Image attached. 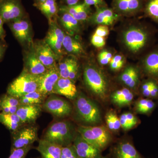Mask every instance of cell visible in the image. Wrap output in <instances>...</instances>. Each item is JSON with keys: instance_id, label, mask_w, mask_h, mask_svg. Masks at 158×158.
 <instances>
[{"instance_id": "6da1fadb", "label": "cell", "mask_w": 158, "mask_h": 158, "mask_svg": "<svg viewBox=\"0 0 158 158\" xmlns=\"http://www.w3.org/2000/svg\"><path fill=\"white\" fill-rule=\"evenodd\" d=\"M84 81L87 88L94 95L102 100L106 98L108 92L106 80L101 71L93 65L85 66Z\"/></svg>"}, {"instance_id": "7a4b0ae2", "label": "cell", "mask_w": 158, "mask_h": 158, "mask_svg": "<svg viewBox=\"0 0 158 158\" xmlns=\"http://www.w3.org/2000/svg\"><path fill=\"white\" fill-rule=\"evenodd\" d=\"M75 138L70 123L60 121L56 122L49 127L43 138L65 147L71 145Z\"/></svg>"}, {"instance_id": "3957f363", "label": "cell", "mask_w": 158, "mask_h": 158, "mask_svg": "<svg viewBox=\"0 0 158 158\" xmlns=\"http://www.w3.org/2000/svg\"><path fill=\"white\" fill-rule=\"evenodd\" d=\"M75 98L76 110L82 121L90 125L98 124L101 122L100 112L94 102L83 93L79 94Z\"/></svg>"}, {"instance_id": "277c9868", "label": "cell", "mask_w": 158, "mask_h": 158, "mask_svg": "<svg viewBox=\"0 0 158 158\" xmlns=\"http://www.w3.org/2000/svg\"><path fill=\"white\" fill-rule=\"evenodd\" d=\"M38 85L39 77L23 69L20 74L9 84L7 94L19 98L27 94L38 90Z\"/></svg>"}, {"instance_id": "5b68a950", "label": "cell", "mask_w": 158, "mask_h": 158, "mask_svg": "<svg viewBox=\"0 0 158 158\" xmlns=\"http://www.w3.org/2000/svg\"><path fill=\"white\" fill-rule=\"evenodd\" d=\"M78 132L86 141L101 151L111 141L110 133L103 126H81Z\"/></svg>"}, {"instance_id": "8992f818", "label": "cell", "mask_w": 158, "mask_h": 158, "mask_svg": "<svg viewBox=\"0 0 158 158\" xmlns=\"http://www.w3.org/2000/svg\"><path fill=\"white\" fill-rule=\"evenodd\" d=\"M7 24L21 45L26 48L33 45L34 41L33 31L31 23L27 16L9 23Z\"/></svg>"}, {"instance_id": "52a82bcc", "label": "cell", "mask_w": 158, "mask_h": 158, "mask_svg": "<svg viewBox=\"0 0 158 158\" xmlns=\"http://www.w3.org/2000/svg\"><path fill=\"white\" fill-rule=\"evenodd\" d=\"M65 36V31L59 24L57 19L49 23L48 32L44 40L59 59L66 55L63 48V41Z\"/></svg>"}, {"instance_id": "ba28073f", "label": "cell", "mask_w": 158, "mask_h": 158, "mask_svg": "<svg viewBox=\"0 0 158 158\" xmlns=\"http://www.w3.org/2000/svg\"><path fill=\"white\" fill-rule=\"evenodd\" d=\"M0 16L8 24L26 15L20 0H0Z\"/></svg>"}, {"instance_id": "9c48e42d", "label": "cell", "mask_w": 158, "mask_h": 158, "mask_svg": "<svg viewBox=\"0 0 158 158\" xmlns=\"http://www.w3.org/2000/svg\"><path fill=\"white\" fill-rule=\"evenodd\" d=\"M38 129L35 126H23L12 133L11 149L22 148L33 144L38 140Z\"/></svg>"}, {"instance_id": "30bf717a", "label": "cell", "mask_w": 158, "mask_h": 158, "mask_svg": "<svg viewBox=\"0 0 158 158\" xmlns=\"http://www.w3.org/2000/svg\"><path fill=\"white\" fill-rule=\"evenodd\" d=\"M147 33L142 29L132 27L127 30L123 35V40L128 49L137 53L144 47L147 43Z\"/></svg>"}, {"instance_id": "8fae6325", "label": "cell", "mask_w": 158, "mask_h": 158, "mask_svg": "<svg viewBox=\"0 0 158 158\" xmlns=\"http://www.w3.org/2000/svg\"><path fill=\"white\" fill-rule=\"evenodd\" d=\"M42 109L59 118H64L71 113V106L67 101L55 95H51L42 105Z\"/></svg>"}, {"instance_id": "7c38bea8", "label": "cell", "mask_w": 158, "mask_h": 158, "mask_svg": "<svg viewBox=\"0 0 158 158\" xmlns=\"http://www.w3.org/2000/svg\"><path fill=\"white\" fill-rule=\"evenodd\" d=\"M33 48L40 61L47 69L57 65L59 59L44 40L34 41Z\"/></svg>"}, {"instance_id": "4fadbf2b", "label": "cell", "mask_w": 158, "mask_h": 158, "mask_svg": "<svg viewBox=\"0 0 158 158\" xmlns=\"http://www.w3.org/2000/svg\"><path fill=\"white\" fill-rule=\"evenodd\" d=\"M24 53V70L36 77L45 73L48 69L40 61L34 52L33 45L26 48Z\"/></svg>"}, {"instance_id": "5bb4252c", "label": "cell", "mask_w": 158, "mask_h": 158, "mask_svg": "<svg viewBox=\"0 0 158 158\" xmlns=\"http://www.w3.org/2000/svg\"><path fill=\"white\" fill-rule=\"evenodd\" d=\"M60 78L57 65L48 69L45 73L39 77L38 90L46 96L52 94L54 87Z\"/></svg>"}, {"instance_id": "9a60e30c", "label": "cell", "mask_w": 158, "mask_h": 158, "mask_svg": "<svg viewBox=\"0 0 158 158\" xmlns=\"http://www.w3.org/2000/svg\"><path fill=\"white\" fill-rule=\"evenodd\" d=\"M74 148L79 158H102L100 150L90 144L81 135L76 136L73 141Z\"/></svg>"}, {"instance_id": "2e32d148", "label": "cell", "mask_w": 158, "mask_h": 158, "mask_svg": "<svg viewBox=\"0 0 158 158\" xmlns=\"http://www.w3.org/2000/svg\"><path fill=\"white\" fill-rule=\"evenodd\" d=\"M42 109L41 105H20L16 114L24 124H31L37 120Z\"/></svg>"}, {"instance_id": "e0dca14e", "label": "cell", "mask_w": 158, "mask_h": 158, "mask_svg": "<svg viewBox=\"0 0 158 158\" xmlns=\"http://www.w3.org/2000/svg\"><path fill=\"white\" fill-rule=\"evenodd\" d=\"M59 11L67 12L72 15L79 22H84L90 17V8L85 3H78L73 6L64 5L59 6Z\"/></svg>"}, {"instance_id": "ac0fdd59", "label": "cell", "mask_w": 158, "mask_h": 158, "mask_svg": "<svg viewBox=\"0 0 158 158\" xmlns=\"http://www.w3.org/2000/svg\"><path fill=\"white\" fill-rule=\"evenodd\" d=\"M52 94H59L74 99L77 95V90L74 81L69 78L60 77L54 87Z\"/></svg>"}, {"instance_id": "d6986e66", "label": "cell", "mask_w": 158, "mask_h": 158, "mask_svg": "<svg viewBox=\"0 0 158 158\" xmlns=\"http://www.w3.org/2000/svg\"><path fill=\"white\" fill-rule=\"evenodd\" d=\"M58 15L59 24L66 34L71 36L78 34L81 31V23L67 12L59 11Z\"/></svg>"}, {"instance_id": "ffe728a7", "label": "cell", "mask_w": 158, "mask_h": 158, "mask_svg": "<svg viewBox=\"0 0 158 158\" xmlns=\"http://www.w3.org/2000/svg\"><path fill=\"white\" fill-rule=\"evenodd\" d=\"M63 48L66 54L77 57L84 56L86 54L81 42L74 36L65 33L63 41Z\"/></svg>"}, {"instance_id": "44dd1931", "label": "cell", "mask_w": 158, "mask_h": 158, "mask_svg": "<svg viewBox=\"0 0 158 158\" xmlns=\"http://www.w3.org/2000/svg\"><path fill=\"white\" fill-rule=\"evenodd\" d=\"M118 17L112 9L102 7L97 9L96 12L90 16V19L98 24L108 26L113 25Z\"/></svg>"}, {"instance_id": "7402d4cb", "label": "cell", "mask_w": 158, "mask_h": 158, "mask_svg": "<svg viewBox=\"0 0 158 158\" xmlns=\"http://www.w3.org/2000/svg\"><path fill=\"white\" fill-rule=\"evenodd\" d=\"M62 147L61 145L43 138L39 140L36 149L42 158H60Z\"/></svg>"}, {"instance_id": "603a6c76", "label": "cell", "mask_w": 158, "mask_h": 158, "mask_svg": "<svg viewBox=\"0 0 158 158\" xmlns=\"http://www.w3.org/2000/svg\"><path fill=\"white\" fill-rule=\"evenodd\" d=\"M34 6L46 17L48 23L58 18L59 7L56 0H46L43 3Z\"/></svg>"}, {"instance_id": "cb8c5ba5", "label": "cell", "mask_w": 158, "mask_h": 158, "mask_svg": "<svg viewBox=\"0 0 158 158\" xmlns=\"http://www.w3.org/2000/svg\"><path fill=\"white\" fill-rule=\"evenodd\" d=\"M115 158H142L132 144L124 141L119 143L115 148Z\"/></svg>"}, {"instance_id": "d4e9b609", "label": "cell", "mask_w": 158, "mask_h": 158, "mask_svg": "<svg viewBox=\"0 0 158 158\" xmlns=\"http://www.w3.org/2000/svg\"><path fill=\"white\" fill-rule=\"evenodd\" d=\"M58 61L57 66L60 77L64 78H69L71 72L79 64L76 57L73 56L65 58L62 57Z\"/></svg>"}, {"instance_id": "484cf974", "label": "cell", "mask_w": 158, "mask_h": 158, "mask_svg": "<svg viewBox=\"0 0 158 158\" xmlns=\"http://www.w3.org/2000/svg\"><path fill=\"white\" fill-rule=\"evenodd\" d=\"M0 123L12 133L16 131L24 125L16 113L5 114L0 113Z\"/></svg>"}, {"instance_id": "4316f807", "label": "cell", "mask_w": 158, "mask_h": 158, "mask_svg": "<svg viewBox=\"0 0 158 158\" xmlns=\"http://www.w3.org/2000/svg\"><path fill=\"white\" fill-rule=\"evenodd\" d=\"M112 102L118 106H124L131 103L134 94L127 88L117 90L111 95Z\"/></svg>"}, {"instance_id": "83f0119b", "label": "cell", "mask_w": 158, "mask_h": 158, "mask_svg": "<svg viewBox=\"0 0 158 158\" xmlns=\"http://www.w3.org/2000/svg\"><path fill=\"white\" fill-rule=\"evenodd\" d=\"M115 3L118 11L126 14L138 11L141 6L140 0H116Z\"/></svg>"}, {"instance_id": "f1b7e54d", "label": "cell", "mask_w": 158, "mask_h": 158, "mask_svg": "<svg viewBox=\"0 0 158 158\" xmlns=\"http://www.w3.org/2000/svg\"><path fill=\"white\" fill-rule=\"evenodd\" d=\"M120 79L122 82L129 88H135L139 81L138 71L134 67L129 66L122 73Z\"/></svg>"}, {"instance_id": "f546056e", "label": "cell", "mask_w": 158, "mask_h": 158, "mask_svg": "<svg viewBox=\"0 0 158 158\" xmlns=\"http://www.w3.org/2000/svg\"><path fill=\"white\" fill-rule=\"evenodd\" d=\"M144 68L148 75L158 78V52L152 53L146 57Z\"/></svg>"}, {"instance_id": "4dcf8cb0", "label": "cell", "mask_w": 158, "mask_h": 158, "mask_svg": "<svg viewBox=\"0 0 158 158\" xmlns=\"http://www.w3.org/2000/svg\"><path fill=\"white\" fill-rule=\"evenodd\" d=\"M47 97L39 90H36L20 98V105H42L45 102Z\"/></svg>"}, {"instance_id": "1f68e13d", "label": "cell", "mask_w": 158, "mask_h": 158, "mask_svg": "<svg viewBox=\"0 0 158 158\" xmlns=\"http://www.w3.org/2000/svg\"><path fill=\"white\" fill-rule=\"evenodd\" d=\"M156 106L155 103L150 99H141L136 103V110L140 114L148 115L152 113Z\"/></svg>"}, {"instance_id": "d6a6232c", "label": "cell", "mask_w": 158, "mask_h": 158, "mask_svg": "<svg viewBox=\"0 0 158 158\" xmlns=\"http://www.w3.org/2000/svg\"><path fill=\"white\" fill-rule=\"evenodd\" d=\"M19 106L20 105L19 98L7 94H4L0 98V106Z\"/></svg>"}, {"instance_id": "836d02e7", "label": "cell", "mask_w": 158, "mask_h": 158, "mask_svg": "<svg viewBox=\"0 0 158 158\" xmlns=\"http://www.w3.org/2000/svg\"><path fill=\"white\" fill-rule=\"evenodd\" d=\"M32 148L31 145L22 148L11 149V153L8 158H25Z\"/></svg>"}, {"instance_id": "e575fe53", "label": "cell", "mask_w": 158, "mask_h": 158, "mask_svg": "<svg viewBox=\"0 0 158 158\" xmlns=\"http://www.w3.org/2000/svg\"><path fill=\"white\" fill-rule=\"evenodd\" d=\"M148 14L151 17L158 20V0H152L148 5Z\"/></svg>"}, {"instance_id": "d590c367", "label": "cell", "mask_w": 158, "mask_h": 158, "mask_svg": "<svg viewBox=\"0 0 158 158\" xmlns=\"http://www.w3.org/2000/svg\"><path fill=\"white\" fill-rule=\"evenodd\" d=\"M60 158H79L73 144L62 147Z\"/></svg>"}, {"instance_id": "8d00e7d4", "label": "cell", "mask_w": 158, "mask_h": 158, "mask_svg": "<svg viewBox=\"0 0 158 158\" xmlns=\"http://www.w3.org/2000/svg\"><path fill=\"white\" fill-rule=\"evenodd\" d=\"M113 58V55L110 52L104 50L101 52L98 55V60L101 65H106L110 63Z\"/></svg>"}, {"instance_id": "74e56055", "label": "cell", "mask_w": 158, "mask_h": 158, "mask_svg": "<svg viewBox=\"0 0 158 158\" xmlns=\"http://www.w3.org/2000/svg\"><path fill=\"white\" fill-rule=\"evenodd\" d=\"M91 43L92 45L95 47L101 48L106 44V39L105 37H100L94 34L91 37Z\"/></svg>"}, {"instance_id": "f35d334b", "label": "cell", "mask_w": 158, "mask_h": 158, "mask_svg": "<svg viewBox=\"0 0 158 158\" xmlns=\"http://www.w3.org/2000/svg\"><path fill=\"white\" fill-rule=\"evenodd\" d=\"M109 33L110 31L108 26L101 25L97 28L94 34L105 38L109 35Z\"/></svg>"}, {"instance_id": "ab89813d", "label": "cell", "mask_w": 158, "mask_h": 158, "mask_svg": "<svg viewBox=\"0 0 158 158\" xmlns=\"http://www.w3.org/2000/svg\"><path fill=\"white\" fill-rule=\"evenodd\" d=\"M153 81H148L145 82L142 86L141 91L143 96L146 98H150V90L152 86Z\"/></svg>"}, {"instance_id": "60d3db41", "label": "cell", "mask_w": 158, "mask_h": 158, "mask_svg": "<svg viewBox=\"0 0 158 158\" xmlns=\"http://www.w3.org/2000/svg\"><path fill=\"white\" fill-rule=\"evenodd\" d=\"M19 106H9L1 105L0 109L2 113L5 114H15L17 112Z\"/></svg>"}, {"instance_id": "b9f144b4", "label": "cell", "mask_w": 158, "mask_h": 158, "mask_svg": "<svg viewBox=\"0 0 158 158\" xmlns=\"http://www.w3.org/2000/svg\"><path fill=\"white\" fill-rule=\"evenodd\" d=\"M121 127L125 130L131 129L128 121L126 113H124L122 114L119 118Z\"/></svg>"}, {"instance_id": "7bdbcfd3", "label": "cell", "mask_w": 158, "mask_h": 158, "mask_svg": "<svg viewBox=\"0 0 158 158\" xmlns=\"http://www.w3.org/2000/svg\"><path fill=\"white\" fill-rule=\"evenodd\" d=\"M84 3L87 6H94L98 8H101L104 5L103 0H84Z\"/></svg>"}, {"instance_id": "ee69618b", "label": "cell", "mask_w": 158, "mask_h": 158, "mask_svg": "<svg viewBox=\"0 0 158 158\" xmlns=\"http://www.w3.org/2000/svg\"><path fill=\"white\" fill-rule=\"evenodd\" d=\"M126 115L127 117L128 121L131 129L134 127L138 123V119L134 114L131 113H127Z\"/></svg>"}, {"instance_id": "f6af8a7d", "label": "cell", "mask_w": 158, "mask_h": 158, "mask_svg": "<svg viewBox=\"0 0 158 158\" xmlns=\"http://www.w3.org/2000/svg\"><path fill=\"white\" fill-rule=\"evenodd\" d=\"M112 117L113 124H114V131H117L121 127L120 120L116 113L112 111Z\"/></svg>"}, {"instance_id": "bcb514c9", "label": "cell", "mask_w": 158, "mask_h": 158, "mask_svg": "<svg viewBox=\"0 0 158 158\" xmlns=\"http://www.w3.org/2000/svg\"><path fill=\"white\" fill-rule=\"evenodd\" d=\"M7 48V44L5 40H0V62L2 61Z\"/></svg>"}, {"instance_id": "7dc6e473", "label": "cell", "mask_w": 158, "mask_h": 158, "mask_svg": "<svg viewBox=\"0 0 158 158\" xmlns=\"http://www.w3.org/2000/svg\"><path fill=\"white\" fill-rule=\"evenodd\" d=\"M158 97V85L153 81L150 90V98H156Z\"/></svg>"}, {"instance_id": "c3c4849f", "label": "cell", "mask_w": 158, "mask_h": 158, "mask_svg": "<svg viewBox=\"0 0 158 158\" xmlns=\"http://www.w3.org/2000/svg\"><path fill=\"white\" fill-rule=\"evenodd\" d=\"M106 121L108 127L110 130L114 131V124L112 117V111L108 112L106 116Z\"/></svg>"}, {"instance_id": "681fc988", "label": "cell", "mask_w": 158, "mask_h": 158, "mask_svg": "<svg viewBox=\"0 0 158 158\" xmlns=\"http://www.w3.org/2000/svg\"><path fill=\"white\" fill-rule=\"evenodd\" d=\"M79 65H77L71 72L69 77V78L72 81H74L77 79V77L78 74L79 72Z\"/></svg>"}, {"instance_id": "f907efd6", "label": "cell", "mask_w": 158, "mask_h": 158, "mask_svg": "<svg viewBox=\"0 0 158 158\" xmlns=\"http://www.w3.org/2000/svg\"><path fill=\"white\" fill-rule=\"evenodd\" d=\"M110 66L111 69L114 70H117L120 69L123 66L124 62H110Z\"/></svg>"}, {"instance_id": "816d5d0a", "label": "cell", "mask_w": 158, "mask_h": 158, "mask_svg": "<svg viewBox=\"0 0 158 158\" xmlns=\"http://www.w3.org/2000/svg\"><path fill=\"white\" fill-rule=\"evenodd\" d=\"M4 21L0 16V40H4L6 36V32L4 28Z\"/></svg>"}, {"instance_id": "f5cc1de1", "label": "cell", "mask_w": 158, "mask_h": 158, "mask_svg": "<svg viewBox=\"0 0 158 158\" xmlns=\"http://www.w3.org/2000/svg\"><path fill=\"white\" fill-rule=\"evenodd\" d=\"M110 62H124V59L121 55H117L113 57Z\"/></svg>"}, {"instance_id": "db71d44e", "label": "cell", "mask_w": 158, "mask_h": 158, "mask_svg": "<svg viewBox=\"0 0 158 158\" xmlns=\"http://www.w3.org/2000/svg\"><path fill=\"white\" fill-rule=\"evenodd\" d=\"M80 0H65V4L67 6H73L79 3Z\"/></svg>"}, {"instance_id": "11a10c76", "label": "cell", "mask_w": 158, "mask_h": 158, "mask_svg": "<svg viewBox=\"0 0 158 158\" xmlns=\"http://www.w3.org/2000/svg\"><path fill=\"white\" fill-rule=\"evenodd\" d=\"M46 1V0H34V5H37V4H41V3H43L44 2H45Z\"/></svg>"}, {"instance_id": "9f6ffc18", "label": "cell", "mask_w": 158, "mask_h": 158, "mask_svg": "<svg viewBox=\"0 0 158 158\" xmlns=\"http://www.w3.org/2000/svg\"><path fill=\"white\" fill-rule=\"evenodd\" d=\"M102 158H106V157H102Z\"/></svg>"}, {"instance_id": "6f0895ef", "label": "cell", "mask_w": 158, "mask_h": 158, "mask_svg": "<svg viewBox=\"0 0 158 158\" xmlns=\"http://www.w3.org/2000/svg\"><path fill=\"white\" fill-rule=\"evenodd\" d=\"M0 111H1V109H0Z\"/></svg>"}]
</instances>
